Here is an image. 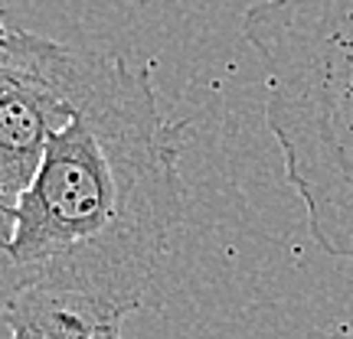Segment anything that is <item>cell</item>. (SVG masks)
<instances>
[{
    "label": "cell",
    "instance_id": "cell-1",
    "mask_svg": "<svg viewBox=\"0 0 353 339\" xmlns=\"http://www.w3.org/2000/svg\"><path fill=\"white\" fill-rule=\"evenodd\" d=\"M69 118L46 140L0 248V303L37 290L121 323L148 300L183 222V121L151 76L121 59L65 50Z\"/></svg>",
    "mask_w": 353,
    "mask_h": 339
},
{
    "label": "cell",
    "instance_id": "cell-2",
    "mask_svg": "<svg viewBox=\"0 0 353 339\" xmlns=\"http://www.w3.org/2000/svg\"><path fill=\"white\" fill-rule=\"evenodd\" d=\"M242 33L268 72L265 121L311 235L353 261V0H262Z\"/></svg>",
    "mask_w": 353,
    "mask_h": 339
},
{
    "label": "cell",
    "instance_id": "cell-3",
    "mask_svg": "<svg viewBox=\"0 0 353 339\" xmlns=\"http://www.w3.org/2000/svg\"><path fill=\"white\" fill-rule=\"evenodd\" d=\"M65 50L69 46L43 36L37 78L0 98V186L13 202L33 183L50 134L69 118L63 85Z\"/></svg>",
    "mask_w": 353,
    "mask_h": 339
},
{
    "label": "cell",
    "instance_id": "cell-4",
    "mask_svg": "<svg viewBox=\"0 0 353 339\" xmlns=\"http://www.w3.org/2000/svg\"><path fill=\"white\" fill-rule=\"evenodd\" d=\"M0 316L10 327V339H88L101 327L92 310L37 290L3 300Z\"/></svg>",
    "mask_w": 353,
    "mask_h": 339
},
{
    "label": "cell",
    "instance_id": "cell-5",
    "mask_svg": "<svg viewBox=\"0 0 353 339\" xmlns=\"http://www.w3.org/2000/svg\"><path fill=\"white\" fill-rule=\"evenodd\" d=\"M13 209H17V202L3 193L0 186V248L10 241V232H13Z\"/></svg>",
    "mask_w": 353,
    "mask_h": 339
},
{
    "label": "cell",
    "instance_id": "cell-6",
    "mask_svg": "<svg viewBox=\"0 0 353 339\" xmlns=\"http://www.w3.org/2000/svg\"><path fill=\"white\" fill-rule=\"evenodd\" d=\"M88 339H121V323H101Z\"/></svg>",
    "mask_w": 353,
    "mask_h": 339
},
{
    "label": "cell",
    "instance_id": "cell-7",
    "mask_svg": "<svg viewBox=\"0 0 353 339\" xmlns=\"http://www.w3.org/2000/svg\"><path fill=\"white\" fill-rule=\"evenodd\" d=\"M3 33H10V26L3 23V10H0V36H3Z\"/></svg>",
    "mask_w": 353,
    "mask_h": 339
}]
</instances>
